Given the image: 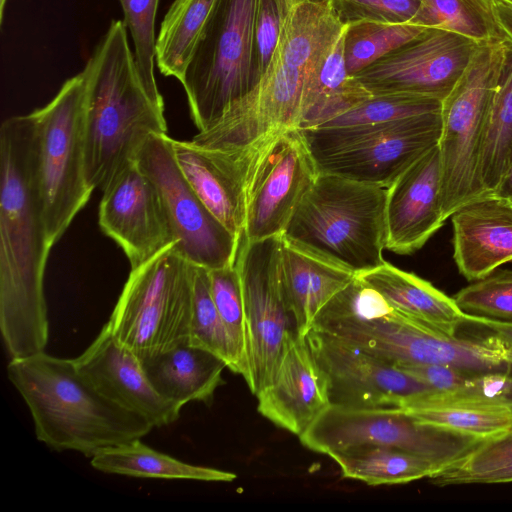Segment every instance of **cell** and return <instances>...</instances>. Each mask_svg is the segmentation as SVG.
<instances>
[{
  "label": "cell",
  "mask_w": 512,
  "mask_h": 512,
  "mask_svg": "<svg viewBox=\"0 0 512 512\" xmlns=\"http://www.w3.org/2000/svg\"><path fill=\"white\" fill-rule=\"evenodd\" d=\"M49 241L36 183L32 113L0 129V330L11 359L44 352L49 338L44 271Z\"/></svg>",
  "instance_id": "cell-1"
},
{
  "label": "cell",
  "mask_w": 512,
  "mask_h": 512,
  "mask_svg": "<svg viewBox=\"0 0 512 512\" xmlns=\"http://www.w3.org/2000/svg\"><path fill=\"white\" fill-rule=\"evenodd\" d=\"M84 69L86 175L102 189L149 136L167 134L164 101L145 84L123 20L111 21Z\"/></svg>",
  "instance_id": "cell-2"
},
{
  "label": "cell",
  "mask_w": 512,
  "mask_h": 512,
  "mask_svg": "<svg viewBox=\"0 0 512 512\" xmlns=\"http://www.w3.org/2000/svg\"><path fill=\"white\" fill-rule=\"evenodd\" d=\"M7 375L31 413L37 439L53 450L92 457L154 428L100 393L74 359L40 352L11 359Z\"/></svg>",
  "instance_id": "cell-3"
},
{
  "label": "cell",
  "mask_w": 512,
  "mask_h": 512,
  "mask_svg": "<svg viewBox=\"0 0 512 512\" xmlns=\"http://www.w3.org/2000/svg\"><path fill=\"white\" fill-rule=\"evenodd\" d=\"M336 39V29L324 16L309 8H293L257 85L192 140L216 149L254 152L280 133L297 128L306 75Z\"/></svg>",
  "instance_id": "cell-4"
},
{
  "label": "cell",
  "mask_w": 512,
  "mask_h": 512,
  "mask_svg": "<svg viewBox=\"0 0 512 512\" xmlns=\"http://www.w3.org/2000/svg\"><path fill=\"white\" fill-rule=\"evenodd\" d=\"M312 328L391 363L450 366L470 374L512 373V345L489 333L451 336L394 309L376 290L327 306Z\"/></svg>",
  "instance_id": "cell-5"
},
{
  "label": "cell",
  "mask_w": 512,
  "mask_h": 512,
  "mask_svg": "<svg viewBox=\"0 0 512 512\" xmlns=\"http://www.w3.org/2000/svg\"><path fill=\"white\" fill-rule=\"evenodd\" d=\"M386 188L318 173L295 209L283 239L360 275L382 265Z\"/></svg>",
  "instance_id": "cell-6"
},
{
  "label": "cell",
  "mask_w": 512,
  "mask_h": 512,
  "mask_svg": "<svg viewBox=\"0 0 512 512\" xmlns=\"http://www.w3.org/2000/svg\"><path fill=\"white\" fill-rule=\"evenodd\" d=\"M86 89L83 68L62 84L49 103L31 112L35 124L36 183L52 246L94 190L86 175Z\"/></svg>",
  "instance_id": "cell-7"
},
{
  "label": "cell",
  "mask_w": 512,
  "mask_h": 512,
  "mask_svg": "<svg viewBox=\"0 0 512 512\" xmlns=\"http://www.w3.org/2000/svg\"><path fill=\"white\" fill-rule=\"evenodd\" d=\"M193 271L175 244L131 269L106 323L114 338L140 360L189 340Z\"/></svg>",
  "instance_id": "cell-8"
},
{
  "label": "cell",
  "mask_w": 512,
  "mask_h": 512,
  "mask_svg": "<svg viewBox=\"0 0 512 512\" xmlns=\"http://www.w3.org/2000/svg\"><path fill=\"white\" fill-rule=\"evenodd\" d=\"M259 0H216L180 83L199 131L218 121L256 83L252 52Z\"/></svg>",
  "instance_id": "cell-9"
},
{
  "label": "cell",
  "mask_w": 512,
  "mask_h": 512,
  "mask_svg": "<svg viewBox=\"0 0 512 512\" xmlns=\"http://www.w3.org/2000/svg\"><path fill=\"white\" fill-rule=\"evenodd\" d=\"M507 42L479 44L463 74L442 101L438 143L440 198L447 220L461 206L485 197L478 176L489 105L503 67Z\"/></svg>",
  "instance_id": "cell-10"
},
{
  "label": "cell",
  "mask_w": 512,
  "mask_h": 512,
  "mask_svg": "<svg viewBox=\"0 0 512 512\" xmlns=\"http://www.w3.org/2000/svg\"><path fill=\"white\" fill-rule=\"evenodd\" d=\"M319 173L389 187L439 143L441 111L392 122L299 129Z\"/></svg>",
  "instance_id": "cell-11"
},
{
  "label": "cell",
  "mask_w": 512,
  "mask_h": 512,
  "mask_svg": "<svg viewBox=\"0 0 512 512\" xmlns=\"http://www.w3.org/2000/svg\"><path fill=\"white\" fill-rule=\"evenodd\" d=\"M299 439L307 449L327 456L363 444L395 447L431 462L438 472L486 440L423 423L400 407L337 405L327 407Z\"/></svg>",
  "instance_id": "cell-12"
},
{
  "label": "cell",
  "mask_w": 512,
  "mask_h": 512,
  "mask_svg": "<svg viewBox=\"0 0 512 512\" xmlns=\"http://www.w3.org/2000/svg\"><path fill=\"white\" fill-rule=\"evenodd\" d=\"M282 243V236L254 242L241 238L235 262L248 334L246 383L256 396L273 382L286 348L299 335L282 284Z\"/></svg>",
  "instance_id": "cell-13"
},
{
  "label": "cell",
  "mask_w": 512,
  "mask_h": 512,
  "mask_svg": "<svg viewBox=\"0 0 512 512\" xmlns=\"http://www.w3.org/2000/svg\"><path fill=\"white\" fill-rule=\"evenodd\" d=\"M135 160L158 189L180 254L206 269L235 264L241 239L211 213L189 185L175 161L170 137L149 136Z\"/></svg>",
  "instance_id": "cell-14"
},
{
  "label": "cell",
  "mask_w": 512,
  "mask_h": 512,
  "mask_svg": "<svg viewBox=\"0 0 512 512\" xmlns=\"http://www.w3.org/2000/svg\"><path fill=\"white\" fill-rule=\"evenodd\" d=\"M318 173L298 128L288 129L267 142L248 184L241 238L254 242L282 236Z\"/></svg>",
  "instance_id": "cell-15"
},
{
  "label": "cell",
  "mask_w": 512,
  "mask_h": 512,
  "mask_svg": "<svg viewBox=\"0 0 512 512\" xmlns=\"http://www.w3.org/2000/svg\"><path fill=\"white\" fill-rule=\"evenodd\" d=\"M478 46L462 35L428 28L354 77L371 95L401 93L443 101Z\"/></svg>",
  "instance_id": "cell-16"
},
{
  "label": "cell",
  "mask_w": 512,
  "mask_h": 512,
  "mask_svg": "<svg viewBox=\"0 0 512 512\" xmlns=\"http://www.w3.org/2000/svg\"><path fill=\"white\" fill-rule=\"evenodd\" d=\"M305 337L326 376L331 405L399 407L435 391L393 363L349 342L314 328Z\"/></svg>",
  "instance_id": "cell-17"
},
{
  "label": "cell",
  "mask_w": 512,
  "mask_h": 512,
  "mask_svg": "<svg viewBox=\"0 0 512 512\" xmlns=\"http://www.w3.org/2000/svg\"><path fill=\"white\" fill-rule=\"evenodd\" d=\"M101 190L99 226L122 248L131 269L177 243L158 189L136 160Z\"/></svg>",
  "instance_id": "cell-18"
},
{
  "label": "cell",
  "mask_w": 512,
  "mask_h": 512,
  "mask_svg": "<svg viewBox=\"0 0 512 512\" xmlns=\"http://www.w3.org/2000/svg\"><path fill=\"white\" fill-rule=\"evenodd\" d=\"M183 176L211 213L236 237L244 233L248 184L261 149L228 151L170 137Z\"/></svg>",
  "instance_id": "cell-19"
},
{
  "label": "cell",
  "mask_w": 512,
  "mask_h": 512,
  "mask_svg": "<svg viewBox=\"0 0 512 512\" xmlns=\"http://www.w3.org/2000/svg\"><path fill=\"white\" fill-rule=\"evenodd\" d=\"M74 361L100 393L153 427L170 425L179 418L182 407L156 391L142 361L114 338L107 324Z\"/></svg>",
  "instance_id": "cell-20"
},
{
  "label": "cell",
  "mask_w": 512,
  "mask_h": 512,
  "mask_svg": "<svg viewBox=\"0 0 512 512\" xmlns=\"http://www.w3.org/2000/svg\"><path fill=\"white\" fill-rule=\"evenodd\" d=\"M438 144L411 164L389 187L385 203V248L397 254L420 249L442 227Z\"/></svg>",
  "instance_id": "cell-21"
},
{
  "label": "cell",
  "mask_w": 512,
  "mask_h": 512,
  "mask_svg": "<svg viewBox=\"0 0 512 512\" xmlns=\"http://www.w3.org/2000/svg\"><path fill=\"white\" fill-rule=\"evenodd\" d=\"M257 398L263 417L298 437L331 405L326 376L305 336L289 343L273 382Z\"/></svg>",
  "instance_id": "cell-22"
},
{
  "label": "cell",
  "mask_w": 512,
  "mask_h": 512,
  "mask_svg": "<svg viewBox=\"0 0 512 512\" xmlns=\"http://www.w3.org/2000/svg\"><path fill=\"white\" fill-rule=\"evenodd\" d=\"M453 258L459 272L475 281L512 262V203L491 195L469 202L451 216Z\"/></svg>",
  "instance_id": "cell-23"
},
{
  "label": "cell",
  "mask_w": 512,
  "mask_h": 512,
  "mask_svg": "<svg viewBox=\"0 0 512 512\" xmlns=\"http://www.w3.org/2000/svg\"><path fill=\"white\" fill-rule=\"evenodd\" d=\"M355 276L349 270L307 253L283 239L282 284L300 336H306L321 309Z\"/></svg>",
  "instance_id": "cell-24"
},
{
  "label": "cell",
  "mask_w": 512,
  "mask_h": 512,
  "mask_svg": "<svg viewBox=\"0 0 512 512\" xmlns=\"http://www.w3.org/2000/svg\"><path fill=\"white\" fill-rule=\"evenodd\" d=\"M141 361L156 391L180 407L193 401L208 404L227 368L222 359L189 340Z\"/></svg>",
  "instance_id": "cell-25"
},
{
  "label": "cell",
  "mask_w": 512,
  "mask_h": 512,
  "mask_svg": "<svg viewBox=\"0 0 512 512\" xmlns=\"http://www.w3.org/2000/svg\"><path fill=\"white\" fill-rule=\"evenodd\" d=\"M377 290L402 314L447 335H457L466 324L453 297H448L430 282L384 262L373 270L358 275Z\"/></svg>",
  "instance_id": "cell-26"
},
{
  "label": "cell",
  "mask_w": 512,
  "mask_h": 512,
  "mask_svg": "<svg viewBox=\"0 0 512 512\" xmlns=\"http://www.w3.org/2000/svg\"><path fill=\"white\" fill-rule=\"evenodd\" d=\"M344 34L306 75L298 129L317 127L371 96L346 68Z\"/></svg>",
  "instance_id": "cell-27"
},
{
  "label": "cell",
  "mask_w": 512,
  "mask_h": 512,
  "mask_svg": "<svg viewBox=\"0 0 512 512\" xmlns=\"http://www.w3.org/2000/svg\"><path fill=\"white\" fill-rule=\"evenodd\" d=\"M511 167L512 45L507 42L503 67L487 113L479 158L478 176L485 196L495 195Z\"/></svg>",
  "instance_id": "cell-28"
},
{
  "label": "cell",
  "mask_w": 512,
  "mask_h": 512,
  "mask_svg": "<svg viewBox=\"0 0 512 512\" xmlns=\"http://www.w3.org/2000/svg\"><path fill=\"white\" fill-rule=\"evenodd\" d=\"M90 463L101 472L139 478L232 482L237 477L232 472L182 462L150 448L140 439L102 450L91 457Z\"/></svg>",
  "instance_id": "cell-29"
},
{
  "label": "cell",
  "mask_w": 512,
  "mask_h": 512,
  "mask_svg": "<svg viewBox=\"0 0 512 512\" xmlns=\"http://www.w3.org/2000/svg\"><path fill=\"white\" fill-rule=\"evenodd\" d=\"M342 477L368 485L403 484L430 478L438 469L429 461L404 450L372 444L351 446L328 455Z\"/></svg>",
  "instance_id": "cell-30"
},
{
  "label": "cell",
  "mask_w": 512,
  "mask_h": 512,
  "mask_svg": "<svg viewBox=\"0 0 512 512\" xmlns=\"http://www.w3.org/2000/svg\"><path fill=\"white\" fill-rule=\"evenodd\" d=\"M216 0H174L156 38L155 62L166 77L180 81Z\"/></svg>",
  "instance_id": "cell-31"
},
{
  "label": "cell",
  "mask_w": 512,
  "mask_h": 512,
  "mask_svg": "<svg viewBox=\"0 0 512 512\" xmlns=\"http://www.w3.org/2000/svg\"><path fill=\"white\" fill-rule=\"evenodd\" d=\"M399 407L423 423L486 439L512 429V409L506 407L417 398Z\"/></svg>",
  "instance_id": "cell-32"
},
{
  "label": "cell",
  "mask_w": 512,
  "mask_h": 512,
  "mask_svg": "<svg viewBox=\"0 0 512 512\" xmlns=\"http://www.w3.org/2000/svg\"><path fill=\"white\" fill-rule=\"evenodd\" d=\"M410 23L447 30L479 44L502 38L492 0H421Z\"/></svg>",
  "instance_id": "cell-33"
},
{
  "label": "cell",
  "mask_w": 512,
  "mask_h": 512,
  "mask_svg": "<svg viewBox=\"0 0 512 512\" xmlns=\"http://www.w3.org/2000/svg\"><path fill=\"white\" fill-rule=\"evenodd\" d=\"M427 29L410 22L393 24L359 21L347 24L344 34V60L349 74L354 76Z\"/></svg>",
  "instance_id": "cell-34"
},
{
  "label": "cell",
  "mask_w": 512,
  "mask_h": 512,
  "mask_svg": "<svg viewBox=\"0 0 512 512\" xmlns=\"http://www.w3.org/2000/svg\"><path fill=\"white\" fill-rule=\"evenodd\" d=\"M189 343L213 353L227 368L243 376L237 352L210 292L208 269L197 265L193 271Z\"/></svg>",
  "instance_id": "cell-35"
},
{
  "label": "cell",
  "mask_w": 512,
  "mask_h": 512,
  "mask_svg": "<svg viewBox=\"0 0 512 512\" xmlns=\"http://www.w3.org/2000/svg\"><path fill=\"white\" fill-rule=\"evenodd\" d=\"M213 301L235 347L243 368V377L249 379L248 334L242 283L236 263L208 269Z\"/></svg>",
  "instance_id": "cell-36"
},
{
  "label": "cell",
  "mask_w": 512,
  "mask_h": 512,
  "mask_svg": "<svg viewBox=\"0 0 512 512\" xmlns=\"http://www.w3.org/2000/svg\"><path fill=\"white\" fill-rule=\"evenodd\" d=\"M442 101L411 94L371 95L348 111L317 127H337L392 122L412 116L440 112Z\"/></svg>",
  "instance_id": "cell-37"
},
{
  "label": "cell",
  "mask_w": 512,
  "mask_h": 512,
  "mask_svg": "<svg viewBox=\"0 0 512 512\" xmlns=\"http://www.w3.org/2000/svg\"><path fill=\"white\" fill-rule=\"evenodd\" d=\"M453 299L467 315L512 323V270L494 271L475 280Z\"/></svg>",
  "instance_id": "cell-38"
},
{
  "label": "cell",
  "mask_w": 512,
  "mask_h": 512,
  "mask_svg": "<svg viewBox=\"0 0 512 512\" xmlns=\"http://www.w3.org/2000/svg\"><path fill=\"white\" fill-rule=\"evenodd\" d=\"M160 0H119L124 23L133 41L134 58L145 84L154 92H160L154 66L156 33L155 23Z\"/></svg>",
  "instance_id": "cell-39"
},
{
  "label": "cell",
  "mask_w": 512,
  "mask_h": 512,
  "mask_svg": "<svg viewBox=\"0 0 512 512\" xmlns=\"http://www.w3.org/2000/svg\"><path fill=\"white\" fill-rule=\"evenodd\" d=\"M428 402H466L512 409V373L468 375L458 389L417 397Z\"/></svg>",
  "instance_id": "cell-40"
},
{
  "label": "cell",
  "mask_w": 512,
  "mask_h": 512,
  "mask_svg": "<svg viewBox=\"0 0 512 512\" xmlns=\"http://www.w3.org/2000/svg\"><path fill=\"white\" fill-rule=\"evenodd\" d=\"M344 25L359 22L409 23L421 0H326Z\"/></svg>",
  "instance_id": "cell-41"
},
{
  "label": "cell",
  "mask_w": 512,
  "mask_h": 512,
  "mask_svg": "<svg viewBox=\"0 0 512 512\" xmlns=\"http://www.w3.org/2000/svg\"><path fill=\"white\" fill-rule=\"evenodd\" d=\"M285 18L276 0H259L252 52V74L256 85L272 58Z\"/></svg>",
  "instance_id": "cell-42"
},
{
  "label": "cell",
  "mask_w": 512,
  "mask_h": 512,
  "mask_svg": "<svg viewBox=\"0 0 512 512\" xmlns=\"http://www.w3.org/2000/svg\"><path fill=\"white\" fill-rule=\"evenodd\" d=\"M510 458H512V429L498 436L487 438L466 458L442 471L449 473L473 472Z\"/></svg>",
  "instance_id": "cell-43"
},
{
  "label": "cell",
  "mask_w": 512,
  "mask_h": 512,
  "mask_svg": "<svg viewBox=\"0 0 512 512\" xmlns=\"http://www.w3.org/2000/svg\"><path fill=\"white\" fill-rule=\"evenodd\" d=\"M429 479L434 485L440 487L512 482V458L473 472L449 473L441 471L432 475Z\"/></svg>",
  "instance_id": "cell-44"
},
{
  "label": "cell",
  "mask_w": 512,
  "mask_h": 512,
  "mask_svg": "<svg viewBox=\"0 0 512 512\" xmlns=\"http://www.w3.org/2000/svg\"><path fill=\"white\" fill-rule=\"evenodd\" d=\"M466 324H473L475 326L481 327L483 330L499 336L512 345V323L475 317L466 314Z\"/></svg>",
  "instance_id": "cell-45"
},
{
  "label": "cell",
  "mask_w": 512,
  "mask_h": 512,
  "mask_svg": "<svg viewBox=\"0 0 512 512\" xmlns=\"http://www.w3.org/2000/svg\"><path fill=\"white\" fill-rule=\"evenodd\" d=\"M493 11L501 37L512 45V5L492 0Z\"/></svg>",
  "instance_id": "cell-46"
},
{
  "label": "cell",
  "mask_w": 512,
  "mask_h": 512,
  "mask_svg": "<svg viewBox=\"0 0 512 512\" xmlns=\"http://www.w3.org/2000/svg\"><path fill=\"white\" fill-rule=\"evenodd\" d=\"M495 196L501 197L512 202V167L502 182L500 188L495 193Z\"/></svg>",
  "instance_id": "cell-47"
},
{
  "label": "cell",
  "mask_w": 512,
  "mask_h": 512,
  "mask_svg": "<svg viewBox=\"0 0 512 512\" xmlns=\"http://www.w3.org/2000/svg\"><path fill=\"white\" fill-rule=\"evenodd\" d=\"M305 1L308 0H276L285 16H287L291 8Z\"/></svg>",
  "instance_id": "cell-48"
},
{
  "label": "cell",
  "mask_w": 512,
  "mask_h": 512,
  "mask_svg": "<svg viewBox=\"0 0 512 512\" xmlns=\"http://www.w3.org/2000/svg\"><path fill=\"white\" fill-rule=\"evenodd\" d=\"M6 3H7V0H0V19H2V20L4 17V10H5Z\"/></svg>",
  "instance_id": "cell-49"
},
{
  "label": "cell",
  "mask_w": 512,
  "mask_h": 512,
  "mask_svg": "<svg viewBox=\"0 0 512 512\" xmlns=\"http://www.w3.org/2000/svg\"><path fill=\"white\" fill-rule=\"evenodd\" d=\"M502 1H504V2H506V3H508V4H510V5H512V0H502Z\"/></svg>",
  "instance_id": "cell-50"
},
{
  "label": "cell",
  "mask_w": 512,
  "mask_h": 512,
  "mask_svg": "<svg viewBox=\"0 0 512 512\" xmlns=\"http://www.w3.org/2000/svg\"><path fill=\"white\" fill-rule=\"evenodd\" d=\"M512 203V202H511Z\"/></svg>",
  "instance_id": "cell-51"
}]
</instances>
